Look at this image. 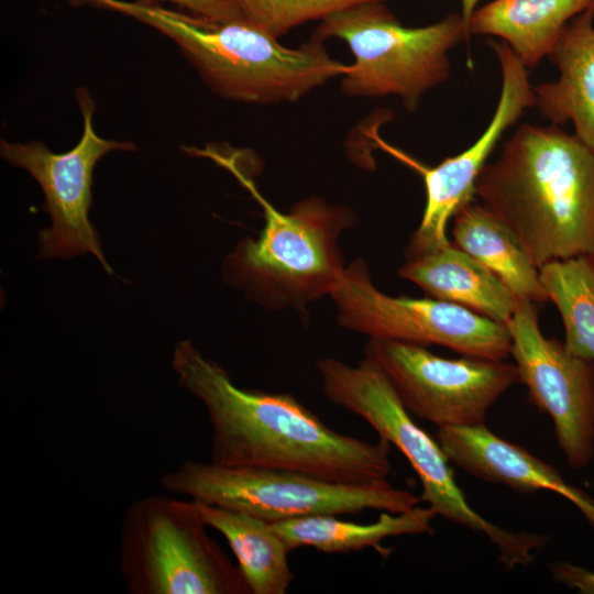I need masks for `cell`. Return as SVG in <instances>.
<instances>
[{
	"instance_id": "cell-9",
	"label": "cell",
	"mask_w": 594,
	"mask_h": 594,
	"mask_svg": "<svg viewBox=\"0 0 594 594\" xmlns=\"http://www.w3.org/2000/svg\"><path fill=\"white\" fill-rule=\"evenodd\" d=\"M330 298L339 324L369 339L441 345L490 360L510 355L507 326L449 301L387 295L373 284L361 258L346 265Z\"/></svg>"
},
{
	"instance_id": "cell-24",
	"label": "cell",
	"mask_w": 594,
	"mask_h": 594,
	"mask_svg": "<svg viewBox=\"0 0 594 594\" xmlns=\"http://www.w3.org/2000/svg\"><path fill=\"white\" fill-rule=\"evenodd\" d=\"M551 572L556 581L580 593L594 594V573L581 566L557 562L551 565Z\"/></svg>"
},
{
	"instance_id": "cell-13",
	"label": "cell",
	"mask_w": 594,
	"mask_h": 594,
	"mask_svg": "<svg viewBox=\"0 0 594 594\" xmlns=\"http://www.w3.org/2000/svg\"><path fill=\"white\" fill-rule=\"evenodd\" d=\"M506 326L518 382L527 387L535 406L551 418L569 465L586 466L594 453V361L546 338L535 302L518 300Z\"/></svg>"
},
{
	"instance_id": "cell-12",
	"label": "cell",
	"mask_w": 594,
	"mask_h": 594,
	"mask_svg": "<svg viewBox=\"0 0 594 594\" xmlns=\"http://www.w3.org/2000/svg\"><path fill=\"white\" fill-rule=\"evenodd\" d=\"M487 44L499 63L502 88L488 125L466 150L430 167L388 144L376 131L370 134L376 147L416 170L424 179L426 205L405 255L422 253L451 243L447 234L449 221L461 207L475 200L477 177L503 134L527 109L535 107L529 69L504 41L488 40Z\"/></svg>"
},
{
	"instance_id": "cell-7",
	"label": "cell",
	"mask_w": 594,
	"mask_h": 594,
	"mask_svg": "<svg viewBox=\"0 0 594 594\" xmlns=\"http://www.w3.org/2000/svg\"><path fill=\"white\" fill-rule=\"evenodd\" d=\"M194 502L148 495L124 512L120 573L131 594H251Z\"/></svg>"
},
{
	"instance_id": "cell-21",
	"label": "cell",
	"mask_w": 594,
	"mask_h": 594,
	"mask_svg": "<svg viewBox=\"0 0 594 594\" xmlns=\"http://www.w3.org/2000/svg\"><path fill=\"white\" fill-rule=\"evenodd\" d=\"M541 284L564 327V345L594 361V258L573 257L539 267Z\"/></svg>"
},
{
	"instance_id": "cell-5",
	"label": "cell",
	"mask_w": 594,
	"mask_h": 594,
	"mask_svg": "<svg viewBox=\"0 0 594 594\" xmlns=\"http://www.w3.org/2000/svg\"><path fill=\"white\" fill-rule=\"evenodd\" d=\"M324 396L366 421L381 439L395 446L416 472L425 501L436 515L485 535L508 568L528 565L544 537L514 532L476 513L458 486L450 460L437 439L419 427L383 370L363 358L356 365L333 358L316 361Z\"/></svg>"
},
{
	"instance_id": "cell-2",
	"label": "cell",
	"mask_w": 594,
	"mask_h": 594,
	"mask_svg": "<svg viewBox=\"0 0 594 594\" xmlns=\"http://www.w3.org/2000/svg\"><path fill=\"white\" fill-rule=\"evenodd\" d=\"M480 202L534 264L594 258V151L558 125L524 123L481 170Z\"/></svg>"
},
{
	"instance_id": "cell-20",
	"label": "cell",
	"mask_w": 594,
	"mask_h": 594,
	"mask_svg": "<svg viewBox=\"0 0 594 594\" xmlns=\"http://www.w3.org/2000/svg\"><path fill=\"white\" fill-rule=\"evenodd\" d=\"M432 508L415 507L393 514L381 512L376 521L356 524L333 515L298 517L272 522L290 551L312 548L323 553H346L372 548L387 554L382 542L391 537L429 534L436 517Z\"/></svg>"
},
{
	"instance_id": "cell-18",
	"label": "cell",
	"mask_w": 594,
	"mask_h": 594,
	"mask_svg": "<svg viewBox=\"0 0 594 594\" xmlns=\"http://www.w3.org/2000/svg\"><path fill=\"white\" fill-rule=\"evenodd\" d=\"M452 243L493 272L518 300L548 301L539 268L514 232L488 208L475 200L452 218Z\"/></svg>"
},
{
	"instance_id": "cell-16",
	"label": "cell",
	"mask_w": 594,
	"mask_h": 594,
	"mask_svg": "<svg viewBox=\"0 0 594 594\" xmlns=\"http://www.w3.org/2000/svg\"><path fill=\"white\" fill-rule=\"evenodd\" d=\"M398 274L431 298L460 305L505 326L518 306L514 293L493 272L452 242L405 255Z\"/></svg>"
},
{
	"instance_id": "cell-14",
	"label": "cell",
	"mask_w": 594,
	"mask_h": 594,
	"mask_svg": "<svg viewBox=\"0 0 594 594\" xmlns=\"http://www.w3.org/2000/svg\"><path fill=\"white\" fill-rule=\"evenodd\" d=\"M436 439L450 462L472 476L522 494L557 492L574 503L594 527V501L568 485L553 465L496 436L485 424L441 428Z\"/></svg>"
},
{
	"instance_id": "cell-1",
	"label": "cell",
	"mask_w": 594,
	"mask_h": 594,
	"mask_svg": "<svg viewBox=\"0 0 594 594\" xmlns=\"http://www.w3.org/2000/svg\"><path fill=\"white\" fill-rule=\"evenodd\" d=\"M172 366L179 385L207 410L212 429L210 462L289 470L346 484L387 480L388 441L340 433L289 393L238 386L190 340L174 346Z\"/></svg>"
},
{
	"instance_id": "cell-11",
	"label": "cell",
	"mask_w": 594,
	"mask_h": 594,
	"mask_svg": "<svg viewBox=\"0 0 594 594\" xmlns=\"http://www.w3.org/2000/svg\"><path fill=\"white\" fill-rule=\"evenodd\" d=\"M364 356L387 375L410 414L438 429L484 425L495 402L518 382L514 363L439 356L424 345L369 339Z\"/></svg>"
},
{
	"instance_id": "cell-8",
	"label": "cell",
	"mask_w": 594,
	"mask_h": 594,
	"mask_svg": "<svg viewBox=\"0 0 594 594\" xmlns=\"http://www.w3.org/2000/svg\"><path fill=\"white\" fill-rule=\"evenodd\" d=\"M160 482L168 492L270 522L316 515H354L369 509L399 514L421 501L387 480L346 484L289 470L232 468L193 460L165 472Z\"/></svg>"
},
{
	"instance_id": "cell-15",
	"label": "cell",
	"mask_w": 594,
	"mask_h": 594,
	"mask_svg": "<svg viewBox=\"0 0 594 594\" xmlns=\"http://www.w3.org/2000/svg\"><path fill=\"white\" fill-rule=\"evenodd\" d=\"M548 58L559 77L532 86L534 108L553 125L572 123L594 151V7L566 24Z\"/></svg>"
},
{
	"instance_id": "cell-23",
	"label": "cell",
	"mask_w": 594,
	"mask_h": 594,
	"mask_svg": "<svg viewBox=\"0 0 594 594\" xmlns=\"http://www.w3.org/2000/svg\"><path fill=\"white\" fill-rule=\"evenodd\" d=\"M144 3L158 4L160 2H173L193 14L212 20L229 21L241 19L237 8L228 0H139Z\"/></svg>"
},
{
	"instance_id": "cell-25",
	"label": "cell",
	"mask_w": 594,
	"mask_h": 594,
	"mask_svg": "<svg viewBox=\"0 0 594 594\" xmlns=\"http://www.w3.org/2000/svg\"><path fill=\"white\" fill-rule=\"evenodd\" d=\"M460 2H461V16L465 24L466 32L470 36V33H469L470 21L474 11L476 10V6L480 2V0H460Z\"/></svg>"
},
{
	"instance_id": "cell-10",
	"label": "cell",
	"mask_w": 594,
	"mask_h": 594,
	"mask_svg": "<svg viewBox=\"0 0 594 594\" xmlns=\"http://www.w3.org/2000/svg\"><path fill=\"white\" fill-rule=\"evenodd\" d=\"M75 96L84 129L74 147L54 153L37 140L21 143L1 139L0 155L8 164L26 170L44 194V209L50 215L51 226L38 232L40 256L66 258L91 253L105 271L112 274L98 232L89 220L94 169L108 153L134 151L136 146L130 141L100 136L94 127L96 102L90 91L79 87Z\"/></svg>"
},
{
	"instance_id": "cell-6",
	"label": "cell",
	"mask_w": 594,
	"mask_h": 594,
	"mask_svg": "<svg viewBox=\"0 0 594 594\" xmlns=\"http://www.w3.org/2000/svg\"><path fill=\"white\" fill-rule=\"evenodd\" d=\"M338 37L350 47L354 63L343 75L349 96L396 95L407 111L451 74L450 51L470 36L460 14L419 28H407L384 6L371 1L334 12L312 34Z\"/></svg>"
},
{
	"instance_id": "cell-26",
	"label": "cell",
	"mask_w": 594,
	"mask_h": 594,
	"mask_svg": "<svg viewBox=\"0 0 594 594\" xmlns=\"http://www.w3.org/2000/svg\"><path fill=\"white\" fill-rule=\"evenodd\" d=\"M593 7H594V4H593Z\"/></svg>"
},
{
	"instance_id": "cell-4",
	"label": "cell",
	"mask_w": 594,
	"mask_h": 594,
	"mask_svg": "<svg viewBox=\"0 0 594 594\" xmlns=\"http://www.w3.org/2000/svg\"><path fill=\"white\" fill-rule=\"evenodd\" d=\"M213 157L237 175L264 212L258 237L242 238L226 256L224 280L250 300L276 311L304 314L311 302L330 297L346 267L340 237L355 224L353 212L317 197L282 212L233 163Z\"/></svg>"
},
{
	"instance_id": "cell-17",
	"label": "cell",
	"mask_w": 594,
	"mask_h": 594,
	"mask_svg": "<svg viewBox=\"0 0 594 594\" xmlns=\"http://www.w3.org/2000/svg\"><path fill=\"white\" fill-rule=\"evenodd\" d=\"M594 0H493L471 18V35L504 41L528 68L548 57L566 24Z\"/></svg>"
},
{
	"instance_id": "cell-3",
	"label": "cell",
	"mask_w": 594,
	"mask_h": 594,
	"mask_svg": "<svg viewBox=\"0 0 594 594\" xmlns=\"http://www.w3.org/2000/svg\"><path fill=\"white\" fill-rule=\"evenodd\" d=\"M127 15L173 41L205 82L223 98L251 103L296 101L350 69L323 40L297 48L243 19L212 21L139 0H73Z\"/></svg>"
},
{
	"instance_id": "cell-22",
	"label": "cell",
	"mask_w": 594,
	"mask_h": 594,
	"mask_svg": "<svg viewBox=\"0 0 594 594\" xmlns=\"http://www.w3.org/2000/svg\"><path fill=\"white\" fill-rule=\"evenodd\" d=\"M241 19L278 38L311 20L371 1L386 0H228Z\"/></svg>"
},
{
	"instance_id": "cell-19",
	"label": "cell",
	"mask_w": 594,
	"mask_h": 594,
	"mask_svg": "<svg viewBox=\"0 0 594 594\" xmlns=\"http://www.w3.org/2000/svg\"><path fill=\"white\" fill-rule=\"evenodd\" d=\"M193 502L207 526L228 541L251 594L288 591L294 580L288 561L292 551L272 522L244 512Z\"/></svg>"
}]
</instances>
